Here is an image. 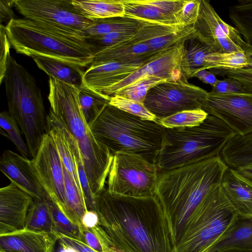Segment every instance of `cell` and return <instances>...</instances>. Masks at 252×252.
I'll return each instance as SVG.
<instances>
[{
    "mask_svg": "<svg viewBox=\"0 0 252 252\" xmlns=\"http://www.w3.org/2000/svg\"><path fill=\"white\" fill-rule=\"evenodd\" d=\"M38 67L49 76L63 82L81 87L85 71L78 65L53 58L35 55L32 57Z\"/></svg>",
    "mask_w": 252,
    "mask_h": 252,
    "instance_id": "44dd1931",
    "label": "cell"
},
{
    "mask_svg": "<svg viewBox=\"0 0 252 252\" xmlns=\"http://www.w3.org/2000/svg\"><path fill=\"white\" fill-rule=\"evenodd\" d=\"M213 52L212 49L194 37L184 43V50L181 64L183 77L186 80L205 65L207 55Z\"/></svg>",
    "mask_w": 252,
    "mask_h": 252,
    "instance_id": "603a6c76",
    "label": "cell"
},
{
    "mask_svg": "<svg viewBox=\"0 0 252 252\" xmlns=\"http://www.w3.org/2000/svg\"><path fill=\"white\" fill-rule=\"evenodd\" d=\"M63 169L66 203L65 216L82 229V218L88 210L86 200L82 190L78 188L64 164Z\"/></svg>",
    "mask_w": 252,
    "mask_h": 252,
    "instance_id": "cb8c5ba5",
    "label": "cell"
},
{
    "mask_svg": "<svg viewBox=\"0 0 252 252\" xmlns=\"http://www.w3.org/2000/svg\"><path fill=\"white\" fill-rule=\"evenodd\" d=\"M1 133L6 136L15 146L21 155L28 158L31 156L28 145L22 137L20 128L8 112L2 111L0 114Z\"/></svg>",
    "mask_w": 252,
    "mask_h": 252,
    "instance_id": "d6a6232c",
    "label": "cell"
},
{
    "mask_svg": "<svg viewBox=\"0 0 252 252\" xmlns=\"http://www.w3.org/2000/svg\"><path fill=\"white\" fill-rule=\"evenodd\" d=\"M49 204L53 216V232L82 240V229L70 220L51 199Z\"/></svg>",
    "mask_w": 252,
    "mask_h": 252,
    "instance_id": "74e56055",
    "label": "cell"
},
{
    "mask_svg": "<svg viewBox=\"0 0 252 252\" xmlns=\"http://www.w3.org/2000/svg\"><path fill=\"white\" fill-rule=\"evenodd\" d=\"M142 21L126 17L94 19L93 25L84 31L86 37L103 35L110 32L137 31Z\"/></svg>",
    "mask_w": 252,
    "mask_h": 252,
    "instance_id": "f1b7e54d",
    "label": "cell"
},
{
    "mask_svg": "<svg viewBox=\"0 0 252 252\" xmlns=\"http://www.w3.org/2000/svg\"><path fill=\"white\" fill-rule=\"evenodd\" d=\"M33 199L11 182L0 189V235L25 228Z\"/></svg>",
    "mask_w": 252,
    "mask_h": 252,
    "instance_id": "2e32d148",
    "label": "cell"
},
{
    "mask_svg": "<svg viewBox=\"0 0 252 252\" xmlns=\"http://www.w3.org/2000/svg\"><path fill=\"white\" fill-rule=\"evenodd\" d=\"M193 26L188 27L181 31L153 38L146 44L153 51H159L172 47L194 37Z\"/></svg>",
    "mask_w": 252,
    "mask_h": 252,
    "instance_id": "8d00e7d4",
    "label": "cell"
},
{
    "mask_svg": "<svg viewBox=\"0 0 252 252\" xmlns=\"http://www.w3.org/2000/svg\"><path fill=\"white\" fill-rule=\"evenodd\" d=\"M136 31L110 32L103 35L87 37L94 54L103 49L132 38Z\"/></svg>",
    "mask_w": 252,
    "mask_h": 252,
    "instance_id": "60d3db41",
    "label": "cell"
},
{
    "mask_svg": "<svg viewBox=\"0 0 252 252\" xmlns=\"http://www.w3.org/2000/svg\"><path fill=\"white\" fill-rule=\"evenodd\" d=\"M0 83H2L6 69L7 62L10 55L11 44L6 32V27L0 24Z\"/></svg>",
    "mask_w": 252,
    "mask_h": 252,
    "instance_id": "bcb514c9",
    "label": "cell"
},
{
    "mask_svg": "<svg viewBox=\"0 0 252 252\" xmlns=\"http://www.w3.org/2000/svg\"><path fill=\"white\" fill-rule=\"evenodd\" d=\"M79 90L80 106L84 117L91 127L109 103L110 97L84 86L79 87Z\"/></svg>",
    "mask_w": 252,
    "mask_h": 252,
    "instance_id": "f546056e",
    "label": "cell"
},
{
    "mask_svg": "<svg viewBox=\"0 0 252 252\" xmlns=\"http://www.w3.org/2000/svg\"><path fill=\"white\" fill-rule=\"evenodd\" d=\"M242 49L245 52L248 61L246 67L235 70H216V73L225 75L227 77L232 78L240 82L248 93H252V46L245 41Z\"/></svg>",
    "mask_w": 252,
    "mask_h": 252,
    "instance_id": "f35d334b",
    "label": "cell"
},
{
    "mask_svg": "<svg viewBox=\"0 0 252 252\" xmlns=\"http://www.w3.org/2000/svg\"><path fill=\"white\" fill-rule=\"evenodd\" d=\"M90 128L113 155L133 154L156 164L164 128L157 120L143 119L108 103Z\"/></svg>",
    "mask_w": 252,
    "mask_h": 252,
    "instance_id": "277c9868",
    "label": "cell"
},
{
    "mask_svg": "<svg viewBox=\"0 0 252 252\" xmlns=\"http://www.w3.org/2000/svg\"><path fill=\"white\" fill-rule=\"evenodd\" d=\"M150 58L133 62H114L90 66L84 72L82 86L101 93L138 69Z\"/></svg>",
    "mask_w": 252,
    "mask_h": 252,
    "instance_id": "ac0fdd59",
    "label": "cell"
},
{
    "mask_svg": "<svg viewBox=\"0 0 252 252\" xmlns=\"http://www.w3.org/2000/svg\"><path fill=\"white\" fill-rule=\"evenodd\" d=\"M158 176L156 164L138 155L117 153L113 155L107 189L111 193L123 196L154 197Z\"/></svg>",
    "mask_w": 252,
    "mask_h": 252,
    "instance_id": "ba28073f",
    "label": "cell"
},
{
    "mask_svg": "<svg viewBox=\"0 0 252 252\" xmlns=\"http://www.w3.org/2000/svg\"><path fill=\"white\" fill-rule=\"evenodd\" d=\"M200 0H187L181 11L179 24L184 28L194 26L197 21Z\"/></svg>",
    "mask_w": 252,
    "mask_h": 252,
    "instance_id": "ee69618b",
    "label": "cell"
},
{
    "mask_svg": "<svg viewBox=\"0 0 252 252\" xmlns=\"http://www.w3.org/2000/svg\"><path fill=\"white\" fill-rule=\"evenodd\" d=\"M57 241L52 232L24 228L0 235V252H54Z\"/></svg>",
    "mask_w": 252,
    "mask_h": 252,
    "instance_id": "e0dca14e",
    "label": "cell"
},
{
    "mask_svg": "<svg viewBox=\"0 0 252 252\" xmlns=\"http://www.w3.org/2000/svg\"><path fill=\"white\" fill-rule=\"evenodd\" d=\"M220 156L233 169L252 164V132L245 136L236 134L225 144Z\"/></svg>",
    "mask_w": 252,
    "mask_h": 252,
    "instance_id": "7402d4cb",
    "label": "cell"
},
{
    "mask_svg": "<svg viewBox=\"0 0 252 252\" xmlns=\"http://www.w3.org/2000/svg\"><path fill=\"white\" fill-rule=\"evenodd\" d=\"M5 27L11 46L19 54L53 58L82 67L93 61L94 51L83 32L24 17L13 19Z\"/></svg>",
    "mask_w": 252,
    "mask_h": 252,
    "instance_id": "7a4b0ae2",
    "label": "cell"
},
{
    "mask_svg": "<svg viewBox=\"0 0 252 252\" xmlns=\"http://www.w3.org/2000/svg\"><path fill=\"white\" fill-rule=\"evenodd\" d=\"M13 7H14V0H0V24L2 22H6L7 24L11 20L16 18Z\"/></svg>",
    "mask_w": 252,
    "mask_h": 252,
    "instance_id": "c3c4849f",
    "label": "cell"
},
{
    "mask_svg": "<svg viewBox=\"0 0 252 252\" xmlns=\"http://www.w3.org/2000/svg\"><path fill=\"white\" fill-rule=\"evenodd\" d=\"M216 94H243L246 93L243 85L238 80L230 77L219 80L212 87L211 91Z\"/></svg>",
    "mask_w": 252,
    "mask_h": 252,
    "instance_id": "f6af8a7d",
    "label": "cell"
},
{
    "mask_svg": "<svg viewBox=\"0 0 252 252\" xmlns=\"http://www.w3.org/2000/svg\"><path fill=\"white\" fill-rule=\"evenodd\" d=\"M109 103L122 110L143 119L156 121V117L145 106L143 102L137 101L119 95L110 97Z\"/></svg>",
    "mask_w": 252,
    "mask_h": 252,
    "instance_id": "ab89813d",
    "label": "cell"
},
{
    "mask_svg": "<svg viewBox=\"0 0 252 252\" xmlns=\"http://www.w3.org/2000/svg\"><path fill=\"white\" fill-rule=\"evenodd\" d=\"M123 1L125 8V17L154 23L178 24L173 17L151 5L142 2L141 0H123Z\"/></svg>",
    "mask_w": 252,
    "mask_h": 252,
    "instance_id": "4316f807",
    "label": "cell"
},
{
    "mask_svg": "<svg viewBox=\"0 0 252 252\" xmlns=\"http://www.w3.org/2000/svg\"><path fill=\"white\" fill-rule=\"evenodd\" d=\"M72 0H14V7L24 18L83 32L93 25L74 5Z\"/></svg>",
    "mask_w": 252,
    "mask_h": 252,
    "instance_id": "30bf717a",
    "label": "cell"
},
{
    "mask_svg": "<svg viewBox=\"0 0 252 252\" xmlns=\"http://www.w3.org/2000/svg\"><path fill=\"white\" fill-rule=\"evenodd\" d=\"M234 169L240 175L252 184V164L242 168Z\"/></svg>",
    "mask_w": 252,
    "mask_h": 252,
    "instance_id": "f5cc1de1",
    "label": "cell"
},
{
    "mask_svg": "<svg viewBox=\"0 0 252 252\" xmlns=\"http://www.w3.org/2000/svg\"><path fill=\"white\" fill-rule=\"evenodd\" d=\"M49 196L45 199H33L29 209L25 228L36 231L52 232L53 220Z\"/></svg>",
    "mask_w": 252,
    "mask_h": 252,
    "instance_id": "83f0119b",
    "label": "cell"
},
{
    "mask_svg": "<svg viewBox=\"0 0 252 252\" xmlns=\"http://www.w3.org/2000/svg\"><path fill=\"white\" fill-rule=\"evenodd\" d=\"M193 27L194 37L209 46L213 52L243 51L245 41L239 32L221 19L208 0H200L199 15Z\"/></svg>",
    "mask_w": 252,
    "mask_h": 252,
    "instance_id": "8fae6325",
    "label": "cell"
},
{
    "mask_svg": "<svg viewBox=\"0 0 252 252\" xmlns=\"http://www.w3.org/2000/svg\"><path fill=\"white\" fill-rule=\"evenodd\" d=\"M50 109L77 141L95 199L105 189L113 155L95 139L82 111L79 87L49 76Z\"/></svg>",
    "mask_w": 252,
    "mask_h": 252,
    "instance_id": "6da1fadb",
    "label": "cell"
},
{
    "mask_svg": "<svg viewBox=\"0 0 252 252\" xmlns=\"http://www.w3.org/2000/svg\"><path fill=\"white\" fill-rule=\"evenodd\" d=\"M72 1L82 14L89 19L125 16L123 0H72Z\"/></svg>",
    "mask_w": 252,
    "mask_h": 252,
    "instance_id": "d4e9b609",
    "label": "cell"
},
{
    "mask_svg": "<svg viewBox=\"0 0 252 252\" xmlns=\"http://www.w3.org/2000/svg\"><path fill=\"white\" fill-rule=\"evenodd\" d=\"M223 191L240 218H252V184L235 169H226L221 183Z\"/></svg>",
    "mask_w": 252,
    "mask_h": 252,
    "instance_id": "d6986e66",
    "label": "cell"
},
{
    "mask_svg": "<svg viewBox=\"0 0 252 252\" xmlns=\"http://www.w3.org/2000/svg\"><path fill=\"white\" fill-rule=\"evenodd\" d=\"M208 94L184 79L167 81L151 88L143 103L159 121L181 111L202 109Z\"/></svg>",
    "mask_w": 252,
    "mask_h": 252,
    "instance_id": "9c48e42d",
    "label": "cell"
},
{
    "mask_svg": "<svg viewBox=\"0 0 252 252\" xmlns=\"http://www.w3.org/2000/svg\"><path fill=\"white\" fill-rule=\"evenodd\" d=\"M3 81L8 113L18 125L33 158L48 132L41 91L32 75L10 54Z\"/></svg>",
    "mask_w": 252,
    "mask_h": 252,
    "instance_id": "8992f818",
    "label": "cell"
},
{
    "mask_svg": "<svg viewBox=\"0 0 252 252\" xmlns=\"http://www.w3.org/2000/svg\"><path fill=\"white\" fill-rule=\"evenodd\" d=\"M184 29L185 28L178 24L167 25L142 21L141 26L136 32L133 38L138 42L146 43L153 38L173 33Z\"/></svg>",
    "mask_w": 252,
    "mask_h": 252,
    "instance_id": "e575fe53",
    "label": "cell"
},
{
    "mask_svg": "<svg viewBox=\"0 0 252 252\" xmlns=\"http://www.w3.org/2000/svg\"><path fill=\"white\" fill-rule=\"evenodd\" d=\"M54 252H79L76 249L57 239Z\"/></svg>",
    "mask_w": 252,
    "mask_h": 252,
    "instance_id": "816d5d0a",
    "label": "cell"
},
{
    "mask_svg": "<svg viewBox=\"0 0 252 252\" xmlns=\"http://www.w3.org/2000/svg\"><path fill=\"white\" fill-rule=\"evenodd\" d=\"M162 12L173 17L179 24L180 14L187 0H141Z\"/></svg>",
    "mask_w": 252,
    "mask_h": 252,
    "instance_id": "7bdbcfd3",
    "label": "cell"
},
{
    "mask_svg": "<svg viewBox=\"0 0 252 252\" xmlns=\"http://www.w3.org/2000/svg\"><path fill=\"white\" fill-rule=\"evenodd\" d=\"M193 77L198 78L203 83L209 84L212 87H213L218 80L213 72L208 71L207 69H206L198 70L194 74Z\"/></svg>",
    "mask_w": 252,
    "mask_h": 252,
    "instance_id": "681fc988",
    "label": "cell"
},
{
    "mask_svg": "<svg viewBox=\"0 0 252 252\" xmlns=\"http://www.w3.org/2000/svg\"><path fill=\"white\" fill-rule=\"evenodd\" d=\"M236 134L223 121L209 114L196 126L164 127L156 163L159 173L220 156Z\"/></svg>",
    "mask_w": 252,
    "mask_h": 252,
    "instance_id": "5b68a950",
    "label": "cell"
},
{
    "mask_svg": "<svg viewBox=\"0 0 252 252\" xmlns=\"http://www.w3.org/2000/svg\"><path fill=\"white\" fill-rule=\"evenodd\" d=\"M104 252H115V251L113 249L109 248L108 249H107Z\"/></svg>",
    "mask_w": 252,
    "mask_h": 252,
    "instance_id": "11a10c76",
    "label": "cell"
},
{
    "mask_svg": "<svg viewBox=\"0 0 252 252\" xmlns=\"http://www.w3.org/2000/svg\"><path fill=\"white\" fill-rule=\"evenodd\" d=\"M32 161L43 189L51 201L65 215L63 163L54 139L48 132Z\"/></svg>",
    "mask_w": 252,
    "mask_h": 252,
    "instance_id": "7c38bea8",
    "label": "cell"
},
{
    "mask_svg": "<svg viewBox=\"0 0 252 252\" xmlns=\"http://www.w3.org/2000/svg\"><path fill=\"white\" fill-rule=\"evenodd\" d=\"M248 64L244 51L231 53L212 52L207 55L202 69L235 70L246 67Z\"/></svg>",
    "mask_w": 252,
    "mask_h": 252,
    "instance_id": "1f68e13d",
    "label": "cell"
},
{
    "mask_svg": "<svg viewBox=\"0 0 252 252\" xmlns=\"http://www.w3.org/2000/svg\"><path fill=\"white\" fill-rule=\"evenodd\" d=\"M57 239L76 249L79 252H97L90 248L83 241L61 233L52 232Z\"/></svg>",
    "mask_w": 252,
    "mask_h": 252,
    "instance_id": "7dc6e473",
    "label": "cell"
},
{
    "mask_svg": "<svg viewBox=\"0 0 252 252\" xmlns=\"http://www.w3.org/2000/svg\"><path fill=\"white\" fill-rule=\"evenodd\" d=\"M202 110L221 120L237 135L252 132V93L208 92Z\"/></svg>",
    "mask_w": 252,
    "mask_h": 252,
    "instance_id": "4fadbf2b",
    "label": "cell"
},
{
    "mask_svg": "<svg viewBox=\"0 0 252 252\" xmlns=\"http://www.w3.org/2000/svg\"><path fill=\"white\" fill-rule=\"evenodd\" d=\"M82 241L97 252H104L110 248L107 234L99 224L92 228L82 227Z\"/></svg>",
    "mask_w": 252,
    "mask_h": 252,
    "instance_id": "b9f144b4",
    "label": "cell"
},
{
    "mask_svg": "<svg viewBox=\"0 0 252 252\" xmlns=\"http://www.w3.org/2000/svg\"><path fill=\"white\" fill-rule=\"evenodd\" d=\"M159 51H152L146 43L138 42L133 37L96 53L90 66L147 60Z\"/></svg>",
    "mask_w": 252,
    "mask_h": 252,
    "instance_id": "ffe728a7",
    "label": "cell"
},
{
    "mask_svg": "<svg viewBox=\"0 0 252 252\" xmlns=\"http://www.w3.org/2000/svg\"><path fill=\"white\" fill-rule=\"evenodd\" d=\"M229 249L252 250V218L239 217L229 234L217 243L210 252Z\"/></svg>",
    "mask_w": 252,
    "mask_h": 252,
    "instance_id": "484cf974",
    "label": "cell"
},
{
    "mask_svg": "<svg viewBox=\"0 0 252 252\" xmlns=\"http://www.w3.org/2000/svg\"><path fill=\"white\" fill-rule=\"evenodd\" d=\"M238 218L221 185L211 189L190 218L192 252H210L229 234Z\"/></svg>",
    "mask_w": 252,
    "mask_h": 252,
    "instance_id": "52a82bcc",
    "label": "cell"
},
{
    "mask_svg": "<svg viewBox=\"0 0 252 252\" xmlns=\"http://www.w3.org/2000/svg\"><path fill=\"white\" fill-rule=\"evenodd\" d=\"M166 81H167L166 80L158 77H149L123 89L117 92L114 95H119L137 101L143 102L148 91L151 88Z\"/></svg>",
    "mask_w": 252,
    "mask_h": 252,
    "instance_id": "d590c367",
    "label": "cell"
},
{
    "mask_svg": "<svg viewBox=\"0 0 252 252\" xmlns=\"http://www.w3.org/2000/svg\"><path fill=\"white\" fill-rule=\"evenodd\" d=\"M208 115L202 109L186 110L157 121L166 128L192 126L202 123Z\"/></svg>",
    "mask_w": 252,
    "mask_h": 252,
    "instance_id": "836d02e7",
    "label": "cell"
},
{
    "mask_svg": "<svg viewBox=\"0 0 252 252\" xmlns=\"http://www.w3.org/2000/svg\"><path fill=\"white\" fill-rule=\"evenodd\" d=\"M99 224V218L95 211L88 210L82 220V227L92 228Z\"/></svg>",
    "mask_w": 252,
    "mask_h": 252,
    "instance_id": "f907efd6",
    "label": "cell"
},
{
    "mask_svg": "<svg viewBox=\"0 0 252 252\" xmlns=\"http://www.w3.org/2000/svg\"><path fill=\"white\" fill-rule=\"evenodd\" d=\"M0 169L11 183L34 199H45L49 197L39 180L32 159L6 150L0 157Z\"/></svg>",
    "mask_w": 252,
    "mask_h": 252,
    "instance_id": "9a60e30c",
    "label": "cell"
},
{
    "mask_svg": "<svg viewBox=\"0 0 252 252\" xmlns=\"http://www.w3.org/2000/svg\"><path fill=\"white\" fill-rule=\"evenodd\" d=\"M185 42L159 51L138 69L101 93L111 97L123 89L149 77H158L167 81L184 79L181 64Z\"/></svg>",
    "mask_w": 252,
    "mask_h": 252,
    "instance_id": "5bb4252c",
    "label": "cell"
},
{
    "mask_svg": "<svg viewBox=\"0 0 252 252\" xmlns=\"http://www.w3.org/2000/svg\"><path fill=\"white\" fill-rule=\"evenodd\" d=\"M214 252H252V250L229 249L216 251Z\"/></svg>",
    "mask_w": 252,
    "mask_h": 252,
    "instance_id": "db71d44e",
    "label": "cell"
},
{
    "mask_svg": "<svg viewBox=\"0 0 252 252\" xmlns=\"http://www.w3.org/2000/svg\"><path fill=\"white\" fill-rule=\"evenodd\" d=\"M228 16L244 41L252 46V0H239L230 6Z\"/></svg>",
    "mask_w": 252,
    "mask_h": 252,
    "instance_id": "4dcf8cb0",
    "label": "cell"
},
{
    "mask_svg": "<svg viewBox=\"0 0 252 252\" xmlns=\"http://www.w3.org/2000/svg\"><path fill=\"white\" fill-rule=\"evenodd\" d=\"M227 168L219 156L159 172L156 197L169 217L189 219Z\"/></svg>",
    "mask_w": 252,
    "mask_h": 252,
    "instance_id": "3957f363",
    "label": "cell"
}]
</instances>
